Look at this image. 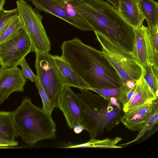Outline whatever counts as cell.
I'll return each mask as SVG.
<instances>
[{"label":"cell","instance_id":"23","mask_svg":"<svg viewBox=\"0 0 158 158\" xmlns=\"http://www.w3.org/2000/svg\"><path fill=\"white\" fill-rule=\"evenodd\" d=\"M35 84L42 99L43 104L42 109L47 113L51 115L55 108L54 105L50 100L38 79L37 82Z\"/></svg>","mask_w":158,"mask_h":158},{"label":"cell","instance_id":"9","mask_svg":"<svg viewBox=\"0 0 158 158\" xmlns=\"http://www.w3.org/2000/svg\"><path fill=\"white\" fill-rule=\"evenodd\" d=\"M39 11L59 18L83 31H93L91 27L64 0H28Z\"/></svg>","mask_w":158,"mask_h":158},{"label":"cell","instance_id":"19","mask_svg":"<svg viewBox=\"0 0 158 158\" xmlns=\"http://www.w3.org/2000/svg\"><path fill=\"white\" fill-rule=\"evenodd\" d=\"M142 77L158 98V69L151 64L142 66Z\"/></svg>","mask_w":158,"mask_h":158},{"label":"cell","instance_id":"26","mask_svg":"<svg viewBox=\"0 0 158 158\" xmlns=\"http://www.w3.org/2000/svg\"><path fill=\"white\" fill-rule=\"evenodd\" d=\"M21 67V71L25 78L29 80L32 82L36 83L38 81L37 77L32 72L29 67L25 58L21 60L19 63Z\"/></svg>","mask_w":158,"mask_h":158},{"label":"cell","instance_id":"25","mask_svg":"<svg viewBox=\"0 0 158 158\" xmlns=\"http://www.w3.org/2000/svg\"><path fill=\"white\" fill-rule=\"evenodd\" d=\"M18 15L17 8L10 10L3 9L0 11V32L14 17Z\"/></svg>","mask_w":158,"mask_h":158},{"label":"cell","instance_id":"29","mask_svg":"<svg viewBox=\"0 0 158 158\" xmlns=\"http://www.w3.org/2000/svg\"><path fill=\"white\" fill-rule=\"evenodd\" d=\"M108 2L111 3L112 6L117 10H118L120 0H106Z\"/></svg>","mask_w":158,"mask_h":158},{"label":"cell","instance_id":"12","mask_svg":"<svg viewBox=\"0 0 158 158\" xmlns=\"http://www.w3.org/2000/svg\"><path fill=\"white\" fill-rule=\"evenodd\" d=\"M26 81L17 67L0 68V105L14 92H23Z\"/></svg>","mask_w":158,"mask_h":158},{"label":"cell","instance_id":"10","mask_svg":"<svg viewBox=\"0 0 158 158\" xmlns=\"http://www.w3.org/2000/svg\"><path fill=\"white\" fill-rule=\"evenodd\" d=\"M143 24L134 28V54L142 66L151 64L158 69V57L152 48L147 31Z\"/></svg>","mask_w":158,"mask_h":158},{"label":"cell","instance_id":"16","mask_svg":"<svg viewBox=\"0 0 158 158\" xmlns=\"http://www.w3.org/2000/svg\"><path fill=\"white\" fill-rule=\"evenodd\" d=\"M118 10L133 28L139 27L143 24L145 18L140 10L138 0H120Z\"/></svg>","mask_w":158,"mask_h":158},{"label":"cell","instance_id":"2","mask_svg":"<svg viewBox=\"0 0 158 158\" xmlns=\"http://www.w3.org/2000/svg\"><path fill=\"white\" fill-rule=\"evenodd\" d=\"M91 27L134 54V28L112 5L102 0H64Z\"/></svg>","mask_w":158,"mask_h":158},{"label":"cell","instance_id":"31","mask_svg":"<svg viewBox=\"0 0 158 158\" xmlns=\"http://www.w3.org/2000/svg\"><path fill=\"white\" fill-rule=\"evenodd\" d=\"M6 0H0V11L3 9Z\"/></svg>","mask_w":158,"mask_h":158},{"label":"cell","instance_id":"11","mask_svg":"<svg viewBox=\"0 0 158 158\" xmlns=\"http://www.w3.org/2000/svg\"><path fill=\"white\" fill-rule=\"evenodd\" d=\"M56 108L63 113L68 127L73 129L75 125H81L83 114L76 96L70 87L64 85L59 99Z\"/></svg>","mask_w":158,"mask_h":158},{"label":"cell","instance_id":"13","mask_svg":"<svg viewBox=\"0 0 158 158\" xmlns=\"http://www.w3.org/2000/svg\"><path fill=\"white\" fill-rule=\"evenodd\" d=\"M157 101L129 109L121 116L120 121L130 130L139 131L158 107Z\"/></svg>","mask_w":158,"mask_h":158},{"label":"cell","instance_id":"28","mask_svg":"<svg viewBox=\"0 0 158 158\" xmlns=\"http://www.w3.org/2000/svg\"><path fill=\"white\" fill-rule=\"evenodd\" d=\"M19 144L17 141L12 142L5 140L0 137V148H7L17 146Z\"/></svg>","mask_w":158,"mask_h":158},{"label":"cell","instance_id":"18","mask_svg":"<svg viewBox=\"0 0 158 158\" xmlns=\"http://www.w3.org/2000/svg\"><path fill=\"white\" fill-rule=\"evenodd\" d=\"M142 13L147 21L148 28L158 26V4L154 0H138Z\"/></svg>","mask_w":158,"mask_h":158},{"label":"cell","instance_id":"1","mask_svg":"<svg viewBox=\"0 0 158 158\" xmlns=\"http://www.w3.org/2000/svg\"><path fill=\"white\" fill-rule=\"evenodd\" d=\"M61 49V56L88 85V90L119 88L122 84L119 74L102 51L77 37L64 42Z\"/></svg>","mask_w":158,"mask_h":158},{"label":"cell","instance_id":"5","mask_svg":"<svg viewBox=\"0 0 158 158\" xmlns=\"http://www.w3.org/2000/svg\"><path fill=\"white\" fill-rule=\"evenodd\" d=\"M94 32L106 57L119 74L123 83L137 81L142 77L143 67L134 54L101 33Z\"/></svg>","mask_w":158,"mask_h":158},{"label":"cell","instance_id":"22","mask_svg":"<svg viewBox=\"0 0 158 158\" xmlns=\"http://www.w3.org/2000/svg\"><path fill=\"white\" fill-rule=\"evenodd\" d=\"M158 122V107L154 110L143 127L139 131V133L136 138L133 140L121 146L127 145L129 144L135 142L142 137L146 133L151 130L154 125Z\"/></svg>","mask_w":158,"mask_h":158},{"label":"cell","instance_id":"14","mask_svg":"<svg viewBox=\"0 0 158 158\" xmlns=\"http://www.w3.org/2000/svg\"><path fill=\"white\" fill-rule=\"evenodd\" d=\"M55 65L64 85L87 89L88 85L61 56L52 55Z\"/></svg>","mask_w":158,"mask_h":158},{"label":"cell","instance_id":"30","mask_svg":"<svg viewBox=\"0 0 158 158\" xmlns=\"http://www.w3.org/2000/svg\"><path fill=\"white\" fill-rule=\"evenodd\" d=\"M74 132L76 134H79L81 133L83 130L84 128L81 125H75L73 128Z\"/></svg>","mask_w":158,"mask_h":158},{"label":"cell","instance_id":"8","mask_svg":"<svg viewBox=\"0 0 158 158\" xmlns=\"http://www.w3.org/2000/svg\"><path fill=\"white\" fill-rule=\"evenodd\" d=\"M30 39L23 27L0 44L1 68L17 67L22 60L31 52Z\"/></svg>","mask_w":158,"mask_h":158},{"label":"cell","instance_id":"17","mask_svg":"<svg viewBox=\"0 0 158 158\" xmlns=\"http://www.w3.org/2000/svg\"><path fill=\"white\" fill-rule=\"evenodd\" d=\"M18 136L13 122L12 112L0 111V137L15 142Z\"/></svg>","mask_w":158,"mask_h":158},{"label":"cell","instance_id":"32","mask_svg":"<svg viewBox=\"0 0 158 158\" xmlns=\"http://www.w3.org/2000/svg\"><path fill=\"white\" fill-rule=\"evenodd\" d=\"M24 0V1H25V0Z\"/></svg>","mask_w":158,"mask_h":158},{"label":"cell","instance_id":"27","mask_svg":"<svg viewBox=\"0 0 158 158\" xmlns=\"http://www.w3.org/2000/svg\"><path fill=\"white\" fill-rule=\"evenodd\" d=\"M147 31L154 52L156 55L158 56V26L153 28H149L148 27Z\"/></svg>","mask_w":158,"mask_h":158},{"label":"cell","instance_id":"24","mask_svg":"<svg viewBox=\"0 0 158 158\" xmlns=\"http://www.w3.org/2000/svg\"><path fill=\"white\" fill-rule=\"evenodd\" d=\"M89 90L93 91L107 100L115 98L118 101L120 94L119 88L95 89L89 88Z\"/></svg>","mask_w":158,"mask_h":158},{"label":"cell","instance_id":"20","mask_svg":"<svg viewBox=\"0 0 158 158\" xmlns=\"http://www.w3.org/2000/svg\"><path fill=\"white\" fill-rule=\"evenodd\" d=\"M122 140L121 138L118 137L113 139H106L102 140L91 138L88 142L82 144L81 146L98 148H121L124 147L118 146L117 144Z\"/></svg>","mask_w":158,"mask_h":158},{"label":"cell","instance_id":"3","mask_svg":"<svg viewBox=\"0 0 158 158\" xmlns=\"http://www.w3.org/2000/svg\"><path fill=\"white\" fill-rule=\"evenodd\" d=\"M80 89L81 94L76 96L82 112L81 126L91 138L119 124L123 106L116 98L109 101L88 89Z\"/></svg>","mask_w":158,"mask_h":158},{"label":"cell","instance_id":"4","mask_svg":"<svg viewBox=\"0 0 158 158\" xmlns=\"http://www.w3.org/2000/svg\"><path fill=\"white\" fill-rule=\"evenodd\" d=\"M12 112L13 123L18 136L30 146L45 139L56 137V125L51 114L34 105L30 98H23Z\"/></svg>","mask_w":158,"mask_h":158},{"label":"cell","instance_id":"7","mask_svg":"<svg viewBox=\"0 0 158 158\" xmlns=\"http://www.w3.org/2000/svg\"><path fill=\"white\" fill-rule=\"evenodd\" d=\"M35 66L37 78L50 100L56 107L64 85L55 65L52 55L36 52Z\"/></svg>","mask_w":158,"mask_h":158},{"label":"cell","instance_id":"15","mask_svg":"<svg viewBox=\"0 0 158 158\" xmlns=\"http://www.w3.org/2000/svg\"><path fill=\"white\" fill-rule=\"evenodd\" d=\"M151 89L142 77L136 81L134 93L129 101L123 106L125 112L130 109L157 100Z\"/></svg>","mask_w":158,"mask_h":158},{"label":"cell","instance_id":"21","mask_svg":"<svg viewBox=\"0 0 158 158\" xmlns=\"http://www.w3.org/2000/svg\"><path fill=\"white\" fill-rule=\"evenodd\" d=\"M23 27L22 21L19 15L14 17L0 32V44L12 36L19 28Z\"/></svg>","mask_w":158,"mask_h":158},{"label":"cell","instance_id":"6","mask_svg":"<svg viewBox=\"0 0 158 158\" xmlns=\"http://www.w3.org/2000/svg\"><path fill=\"white\" fill-rule=\"evenodd\" d=\"M18 15L31 44V52L49 53L51 45L42 23L43 16L36 9L23 0L16 2Z\"/></svg>","mask_w":158,"mask_h":158}]
</instances>
